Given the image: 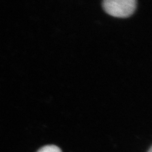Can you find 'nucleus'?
Listing matches in <instances>:
<instances>
[{"instance_id":"f257e3e1","label":"nucleus","mask_w":152,"mask_h":152,"mask_svg":"<svg viewBox=\"0 0 152 152\" xmlns=\"http://www.w3.org/2000/svg\"><path fill=\"white\" fill-rule=\"evenodd\" d=\"M136 4V0H104L103 1V7L109 15L126 18L134 13Z\"/></svg>"},{"instance_id":"f03ea898","label":"nucleus","mask_w":152,"mask_h":152,"mask_svg":"<svg viewBox=\"0 0 152 152\" xmlns=\"http://www.w3.org/2000/svg\"><path fill=\"white\" fill-rule=\"evenodd\" d=\"M37 152H62L61 149L56 145H46L42 146Z\"/></svg>"},{"instance_id":"7ed1b4c3","label":"nucleus","mask_w":152,"mask_h":152,"mask_svg":"<svg viewBox=\"0 0 152 152\" xmlns=\"http://www.w3.org/2000/svg\"><path fill=\"white\" fill-rule=\"evenodd\" d=\"M148 152H152V146L151 147V148H150V150H148Z\"/></svg>"}]
</instances>
